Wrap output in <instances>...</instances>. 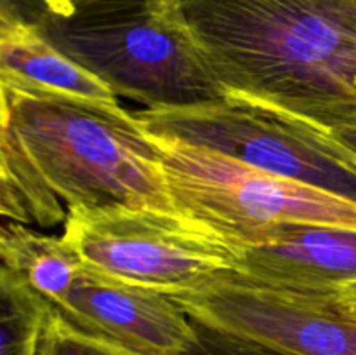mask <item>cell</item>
<instances>
[{
	"mask_svg": "<svg viewBox=\"0 0 356 355\" xmlns=\"http://www.w3.org/2000/svg\"><path fill=\"white\" fill-rule=\"evenodd\" d=\"M136 115L156 138L211 150L356 202L353 153L329 131L280 108L226 94L193 106Z\"/></svg>",
	"mask_w": 356,
	"mask_h": 355,
	"instance_id": "obj_4",
	"label": "cell"
},
{
	"mask_svg": "<svg viewBox=\"0 0 356 355\" xmlns=\"http://www.w3.org/2000/svg\"><path fill=\"white\" fill-rule=\"evenodd\" d=\"M2 136L72 209L177 212L155 136L120 104L2 84Z\"/></svg>",
	"mask_w": 356,
	"mask_h": 355,
	"instance_id": "obj_2",
	"label": "cell"
},
{
	"mask_svg": "<svg viewBox=\"0 0 356 355\" xmlns=\"http://www.w3.org/2000/svg\"><path fill=\"white\" fill-rule=\"evenodd\" d=\"M197 329L193 345L181 355H296L273 345L228 333L191 319Z\"/></svg>",
	"mask_w": 356,
	"mask_h": 355,
	"instance_id": "obj_15",
	"label": "cell"
},
{
	"mask_svg": "<svg viewBox=\"0 0 356 355\" xmlns=\"http://www.w3.org/2000/svg\"><path fill=\"white\" fill-rule=\"evenodd\" d=\"M68 2L70 0H0V19L35 24L42 16Z\"/></svg>",
	"mask_w": 356,
	"mask_h": 355,
	"instance_id": "obj_16",
	"label": "cell"
},
{
	"mask_svg": "<svg viewBox=\"0 0 356 355\" xmlns=\"http://www.w3.org/2000/svg\"><path fill=\"white\" fill-rule=\"evenodd\" d=\"M2 267L40 294L51 306L68 296L86 261L65 237L44 235L16 221L0 230Z\"/></svg>",
	"mask_w": 356,
	"mask_h": 355,
	"instance_id": "obj_11",
	"label": "cell"
},
{
	"mask_svg": "<svg viewBox=\"0 0 356 355\" xmlns=\"http://www.w3.org/2000/svg\"><path fill=\"white\" fill-rule=\"evenodd\" d=\"M236 271L268 287L334 296L356 282V228L273 225L240 247Z\"/></svg>",
	"mask_w": 356,
	"mask_h": 355,
	"instance_id": "obj_9",
	"label": "cell"
},
{
	"mask_svg": "<svg viewBox=\"0 0 356 355\" xmlns=\"http://www.w3.org/2000/svg\"><path fill=\"white\" fill-rule=\"evenodd\" d=\"M170 198L236 251L284 223L356 228V202L275 176L211 150L156 138Z\"/></svg>",
	"mask_w": 356,
	"mask_h": 355,
	"instance_id": "obj_5",
	"label": "cell"
},
{
	"mask_svg": "<svg viewBox=\"0 0 356 355\" xmlns=\"http://www.w3.org/2000/svg\"><path fill=\"white\" fill-rule=\"evenodd\" d=\"M40 355H132L129 352L96 340L58 315L52 308L42 338Z\"/></svg>",
	"mask_w": 356,
	"mask_h": 355,
	"instance_id": "obj_14",
	"label": "cell"
},
{
	"mask_svg": "<svg viewBox=\"0 0 356 355\" xmlns=\"http://www.w3.org/2000/svg\"><path fill=\"white\" fill-rule=\"evenodd\" d=\"M226 94L356 122V0H163Z\"/></svg>",
	"mask_w": 356,
	"mask_h": 355,
	"instance_id": "obj_1",
	"label": "cell"
},
{
	"mask_svg": "<svg viewBox=\"0 0 356 355\" xmlns=\"http://www.w3.org/2000/svg\"><path fill=\"white\" fill-rule=\"evenodd\" d=\"M0 82L117 104V94L63 54L33 24L0 19Z\"/></svg>",
	"mask_w": 356,
	"mask_h": 355,
	"instance_id": "obj_10",
	"label": "cell"
},
{
	"mask_svg": "<svg viewBox=\"0 0 356 355\" xmlns=\"http://www.w3.org/2000/svg\"><path fill=\"white\" fill-rule=\"evenodd\" d=\"M330 134H332L341 145L346 146V148L356 157V122L341 125V127L330 131Z\"/></svg>",
	"mask_w": 356,
	"mask_h": 355,
	"instance_id": "obj_18",
	"label": "cell"
},
{
	"mask_svg": "<svg viewBox=\"0 0 356 355\" xmlns=\"http://www.w3.org/2000/svg\"><path fill=\"white\" fill-rule=\"evenodd\" d=\"M337 306H339L343 312H346L348 315L356 317V282L355 284L346 285L344 289H341L337 294L329 296Z\"/></svg>",
	"mask_w": 356,
	"mask_h": 355,
	"instance_id": "obj_17",
	"label": "cell"
},
{
	"mask_svg": "<svg viewBox=\"0 0 356 355\" xmlns=\"http://www.w3.org/2000/svg\"><path fill=\"white\" fill-rule=\"evenodd\" d=\"M63 237L94 270L170 296L238 268V251L200 223L152 209H72Z\"/></svg>",
	"mask_w": 356,
	"mask_h": 355,
	"instance_id": "obj_6",
	"label": "cell"
},
{
	"mask_svg": "<svg viewBox=\"0 0 356 355\" xmlns=\"http://www.w3.org/2000/svg\"><path fill=\"white\" fill-rule=\"evenodd\" d=\"M0 211L7 221L52 228L65 225L68 209L44 187L35 171L9 138L0 145Z\"/></svg>",
	"mask_w": 356,
	"mask_h": 355,
	"instance_id": "obj_12",
	"label": "cell"
},
{
	"mask_svg": "<svg viewBox=\"0 0 356 355\" xmlns=\"http://www.w3.org/2000/svg\"><path fill=\"white\" fill-rule=\"evenodd\" d=\"M52 308L75 329L132 355H181L197 338L193 320L172 296L87 263L68 296Z\"/></svg>",
	"mask_w": 356,
	"mask_h": 355,
	"instance_id": "obj_8",
	"label": "cell"
},
{
	"mask_svg": "<svg viewBox=\"0 0 356 355\" xmlns=\"http://www.w3.org/2000/svg\"><path fill=\"white\" fill-rule=\"evenodd\" d=\"M52 306L21 278L0 268V355H40Z\"/></svg>",
	"mask_w": 356,
	"mask_h": 355,
	"instance_id": "obj_13",
	"label": "cell"
},
{
	"mask_svg": "<svg viewBox=\"0 0 356 355\" xmlns=\"http://www.w3.org/2000/svg\"><path fill=\"white\" fill-rule=\"evenodd\" d=\"M33 26L117 96L145 110L226 96L163 0H70Z\"/></svg>",
	"mask_w": 356,
	"mask_h": 355,
	"instance_id": "obj_3",
	"label": "cell"
},
{
	"mask_svg": "<svg viewBox=\"0 0 356 355\" xmlns=\"http://www.w3.org/2000/svg\"><path fill=\"white\" fill-rule=\"evenodd\" d=\"M172 298L198 322L296 355H356V317L329 296L282 291L229 271L204 291Z\"/></svg>",
	"mask_w": 356,
	"mask_h": 355,
	"instance_id": "obj_7",
	"label": "cell"
}]
</instances>
